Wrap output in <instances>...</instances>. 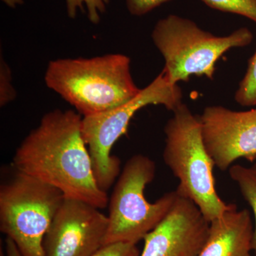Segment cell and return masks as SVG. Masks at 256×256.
Masks as SVG:
<instances>
[{
    "instance_id": "6da1fadb",
    "label": "cell",
    "mask_w": 256,
    "mask_h": 256,
    "mask_svg": "<svg viewBox=\"0 0 256 256\" xmlns=\"http://www.w3.org/2000/svg\"><path fill=\"white\" fill-rule=\"evenodd\" d=\"M82 118L72 110L47 112L16 149L12 166L58 188L66 198L102 210L109 198L96 182L82 138Z\"/></svg>"
},
{
    "instance_id": "7a4b0ae2",
    "label": "cell",
    "mask_w": 256,
    "mask_h": 256,
    "mask_svg": "<svg viewBox=\"0 0 256 256\" xmlns=\"http://www.w3.org/2000/svg\"><path fill=\"white\" fill-rule=\"evenodd\" d=\"M130 58L112 54L85 58H60L48 64L44 80L84 116L122 105L140 92L131 75Z\"/></svg>"
},
{
    "instance_id": "3957f363",
    "label": "cell",
    "mask_w": 256,
    "mask_h": 256,
    "mask_svg": "<svg viewBox=\"0 0 256 256\" xmlns=\"http://www.w3.org/2000/svg\"><path fill=\"white\" fill-rule=\"evenodd\" d=\"M165 124L163 160L178 180L176 192L193 202L208 222L228 210L216 190L213 160L202 138L198 117L182 104Z\"/></svg>"
},
{
    "instance_id": "277c9868",
    "label": "cell",
    "mask_w": 256,
    "mask_h": 256,
    "mask_svg": "<svg viewBox=\"0 0 256 256\" xmlns=\"http://www.w3.org/2000/svg\"><path fill=\"white\" fill-rule=\"evenodd\" d=\"M152 38L164 57L163 72L171 84H178L192 76L213 80L218 58L230 48L249 46L254 35L242 28L228 36H216L192 20L170 14L158 22Z\"/></svg>"
},
{
    "instance_id": "5b68a950",
    "label": "cell",
    "mask_w": 256,
    "mask_h": 256,
    "mask_svg": "<svg viewBox=\"0 0 256 256\" xmlns=\"http://www.w3.org/2000/svg\"><path fill=\"white\" fill-rule=\"evenodd\" d=\"M182 90L168 80L164 72L130 100L100 114L82 118V138L92 158L99 188L107 192L120 172V160L111 154L112 146L128 131L134 114L146 106H164L174 111L183 104Z\"/></svg>"
},
{
    "instance_id": "8992f818",
    "label": "cell",
    "mask_w": 256,
    "mask_h": 256,
    "mask_svg": "<svg viewBox=\"0 0 256 256\" xmlns=\"http://www.w3.org/2000/svg\"><path fill=\"white\" fill-rule=\"evenodd\" d=\"M0 186V230L22 256H44L43 242L65 196L58 188L14 170Z\"/></svg>"
},
{
    "instance_id": "52a82bcc",
    "label": "cell",
    "mask_w": 256,
    "mask_h": 256,
    "mask_svg": "<svg viewBox=\"0 0 256 256\" xmlns=\"http://www.w3.org/2000/svg\"><path fill=\"white\" fill-rule=\"evenodd\" d=\"M156 163L142 154L128 160L109 200L108 226L106 244L129 242L137 244L162 222L178 196L168 192L154 203L144 196V190L156 176Z\"/></svg>"
},
{
    "instance_id": "ba28073f",
    "label": "cell",
    "mask_w": 256,
    "mask_h": 256,
    "mask_svg": "<svg viewBox=\"0 0 256 256\" xmlns=\"http://www.w3.org/2000/svg\"><path fill=\"white\" fill-rule=\"evenodd\" d=\"M108 226L99 208L65 197L44 238V256H92L104 246Z\"/></svg>"
},
{
    "instance_id": "9c48e42d",
    "label": "cell",
    "mask_w": 256,
    "mask_h": 256,
    "mask_svg": "<svg viewBox=\"0 0 256 256\" xmlns=\"http://www.w3.org/2000/svg\"><path fill=\"white\" fill-rule=\"evenodd\" d=\"M198 117L204 142L218 169L228 170L240 158L256 159V108L234 111L208 106Z\"/></svg>"
},
{
    "instance_id": "30bf717a",
    "label": "cell",
    "mask_w": 256,
    "mask_h": 256,
    "mask_svg": "<svg viewBox=\"0 0 256 256\" xmlns=\"http://www.w3.org/2000/svg\"><path fill=\"white\" fill-rule=\"evenodd\" d=\"M210 222L198 206L180 196L168 214L149 234L140 256H198L206 244Z\"/></svg>"
},
{
    "instance_id": "8fae6325",
    "label": "cell",
    "mask_w": 256,
    "mask_h": 256,
    "mask_svg": "<svg viewBox=\"0 0 256 256\" xmlns=\"http://www.w3.org/2000/svg\"><path fill=\"white\" fill-rule=\"evenodd\" d=\"M254 226L250 212L235 204L210 222L206 244L198 256H254Z\"/></svg>"
},
{
    "instance_id": "7c38bea8",
    "label": "cell",
    "mask_w": 256,
    "mask_h": 256,
    "mask_svg": "<svg viewBox=\"0 0 256 256\" xmlns=\"http://www.w3.org/2000/svg\"><path fill=\"white\" fill-rule=\"evenodd\" d=\"M228 170L230 178L238 184L242 196L252 207L254 214L255 228L252 248L254 256H256V164L250 168L240 164L232 165Z\"/></svg>"
},
{
    "instance_id": "4fadbf2b",
    "label": "cell",
    "mask_w": 256,
    "mask_h": 256,
    "mask_svg": "<svg viewBox=\"0 0 256 256\" xmlns=\"http://www.w3.org/2000/svg\"><path fill=\"white\" fill-rule=\"evenodd\" d=\"M235 100L244 107L256 106V48L248 60L246 72L236 92Z\"/></svg>"
},
{
    "instance_id": "5bb4252c",
    "label": "cell",
    "mask_w": 256,
    "mask_h": 256,
    "mask_svg": "<svg viewBox=\"0 0 256 256\" xmlns=\"http://www.w3.org/2000/svg\"><path fill=\"white\" fill-rule=\"evenodd\" d=\"M207 6L246 16L256 23V0H201Z\"/></svg>"
},
{
    "instance_id": "9a60e30c",
    "label": "cell",
    "mask_w": 256,
    "mask_h": 256,
    "mask_svg": "<svg viewBox=\"0 0 256 256\" xmlns=\"http://www.w3.org/2000/svg\"><path fill=\"white\" fill-rule=\"evenodd\" d=\"M67 13L69 18H75L78 10H84V5L87 9L88 18L92 24H98L100 14L106 10L107 0H66Z\"/></svg>"
},
{
    "instance_id": "2e32d148",
    "label": "cell",
    "mask_w": 256,
    "mask_h": 256,
    "mask_svg": "<svg viewBox=\"0 0 256 256\" xmlns=\"http://www.w3.org/2000/svg\"><path fill=\"white\" fill-rule=\"evenodd\" d=\"M16 90L12 84V72L2 56L0 62V106L4 107L16 98Z\"/></svg>"
},
{
    "instance_id": "e0dca14e",
    "label": "cell",
    "mask_w": 256,
    "mask_h": 256,
    "mask_svg": "<svg viewBox=\"0 0 256 256\" xmlns=\"http://www.w3.org/2000/svg\"><path fill=\"white\" fill-rule=\"evenodd\" d=\"M137 244L129 242H116L106 244L92 256H140Z\"/></svg>"
},
{
    "instance_id": "ac0fdd59",
    "label": "cell",
    "mask_w": 256,
    "mask_h": 256,
    "mask_svg": "<svg viewBox=\"0 0 256 256\" xmlns=\"http://www.w3.org/2000/svg\"><path fill=\"white\" fill-rule=\"evenodd\" d=\"M171 0H127L128 11L134 16H142Z\"/></svg>"
},
{
    "instance_id": "d6986e66",
    "label": "cell",
    "mask_w": 256,
    "mask_h": 256,
    "mask_svg": "<svg viewBox=\"0 0 256 256\" xmlns=\"http://www.w3.org/2000/svg\"><path fill=\"white\" fill-rule=\"evenodd\" d=\"M6 252L8 256H22L18 250L16 244L9 238L6 239Z\"/></svg>"
},
{
    "instance_id": "ffe728a7",
    "label": "cell",
    "mask_w": 256,
    "mask_h": 256,
    "mask_svg": "<svg viewBox=\"0 0 256 256\" xmlns=\"http://www.w3.org/2000/svg\"><path fill=\"white\" fill-rule=\"evenodd\" d=\"M5 4L8 5L10 8H16L18 5L22 4L24 3L23 0H2Z\"/></svg>"
}]
</instances>
